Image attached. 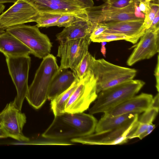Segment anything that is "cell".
Listing matches in <instances>:
<instances>
[{"instance_id":"1","label":"cell","mask_w":159,"mask_h":159,"mask_svg":"<svg viewBox=\"0 0 159 159\" xmlns=\"http://www.w3.org/2000/svg\"><path fill=\"white\" fill-rule=\"evenodd\" d=\"M43 59L28 87L25 97L29 103L36 109L39 108L48 99L51 83L59 69L56 58L52 54H50Z\"/></svg>"},{"instance_id":"2","label":"cell","mask_w":159,"mask_h":159,"mask_svg":"<svg viewBox=\"0 0 159 159\" xmlns=\"http://www.w3.org/2000/svg\"><path fill=\"white\" fill-rule=\"evenodd\" d=\"M142 80L133 79L103 90L98 93L89 114L105 113L135 96L144 85Z\"/></svg>"},{"instance_id":"3","label":"cell","mask_w":159,"mask_h":159,"mask_svg":"<svg viewBox=\"0 0 159 159\" xmlns=\"http://www.w3.org/2000/svg\"><path fill=\"white\" fill-rule=\"evenodd\" d=\"M89 71L96 79L97 94L103 90L133 79L137 73L134 69L116 65L103 58L96 59L93 57Z\"/></svg>"},{"instance_id":"4","label":"cell","mask_w":159,"mask_h":159,"mask_svg":"<svg viewBox=\"0 0 159 159\" xmlns=\"http://www.w3.org/2000/svg\"><path fill=\"white\" fill-rule=\"evenodd\" d=\"M6 30L28 47L36 57L43 59L50 54L51 42L48 36L41 33L36 25L24 24L11 27Z\"/></svg>"},{"instance_id":"5","label":"cell","mask_w":159,"mask_h":159,"mask_svg":"<svg viewBox=\"0 0 159 159\" xmlns=\"http://www.w3.org/2000/svg\"><path fill=\"white\" fill-rule=\"evenodd\" d=\"M97 95L96 79L89 71L79 80L66 105L65 112L75 113L84 111L95 100Z\"/></svg>"},{"instance_id":"6","label":"cell","mask_w":159,"mask_h":159,"mask_svg":"<svg viewBox=\"0 0 159 159\" xmlns=\"http://www.w3.org/2000/svg\"><path fill=\"white\" fill-rule=\"evenodd\" d=\"M137 114L130 122L116 129L102 133L91 134L72 139V142L85 144L116 145L127 143L129 137L135 130L139 119Z\"/></svg>"},{"instance_id":"7","label":"cell","mask_w":159,"mask_h":159,"mask_svg":"<svg viewBox=\"0 0 159 159\" xmlns=\"http://www.w3.org/2000/svg\"><path fill=\"white\" fill-rule=\"evenodd\" d=\"M6 57L9 74L17 91L14 100L17 107L21 110L29 87L28 79L31 58L29 55Z\"/></svg>"},{"instance_id":"8","label":"cell","mask_w":159,"mask_h":159,"mask_svg":"<svg viewBox=\"0 0 159 159\" xmlns=\"http://www.w3.org/2000/svg\"><path fill=\"white\" fill-rule=\"evenodd\" d=\"M90 38L60 42L57 57L61 58L59 69L70 68L73 72L88 52Z\"/></svg>"},{"instance_id":"9","label":"cell","mask_w":159,"mask_h":159,"mask_svg":"<svg viewBox=\"0 0 159 159\" xmlns=\"http://www.w3.org/2000/svg\"><path fill=\"white\" fill-rule=\"evenodd\" d=\"M39 12L25 0H18L0 15V33L11 27L35 22Z\"/></svg>"},{"instance_id":"10","label":"cell","mask_w":159,"mask_h":159,"mask_svg":"<svg viewBox=\"0 0 159 159\" xmlns=\"http://www.w3.org/2000/svg\"><path fill=\"white\" fill-rule=\"evenodd\" d=\"M135 3L122 9L113 8L104 3L101 5L93 6L86 10L88 20L94 27L96 24L100 23L144 19L138 18L135 16Z\"/></svg>"},{"instance_id":"11","label":"cell","mask_w":159,"mask_h":159,"mask_svg":"<svg viewBox=\"0 0 159 159\" xmlns=\"http://www.w3.org/2000/svg\"><path fill=\"white\" fill-rule=\"evenodd\" d=\"M26 122L25 114L21 112L14 100L7 104L0 113V122L8 137L20 142H29L22 131Z\"/></svg>"},{"instance_id":"12","label":"cell","mask_w":159,"mask_h":159,"mask_svg":"<svg viewBox=\"0 0 159 159\" xmlns=\"http://www.w3.org/2000/svg\"><path fill=\"white\" fill-rule=\"evenodd\" d=\"M39 13L61 14L83 11L93 6V0H25Z\"/></svg>"},{"instance_id":"13","label":"cell","mask_w":159,"mask_h":159,"mask_svg":"<svg viewBox=\"0 0 159 159\" xmlns=\"http://www.w3.org/2000/svg\"><path fill=\"white\" fill-rule=\"evenodd\" d=\"M127 61L131 66L142 60L148 59L159 51V29H146L139 42L134 46Z\"/></svg>"},{"instance_id":"14","label":"cell","mask_w":159,"mask_h":159,"mask_svg":"<svg viewBox=\"0 0 159 159\" xmlns=\"http://www.w3.org/2000/svg\"><path fill=\"white\" fill-rule=\"evenodd\" d=\"M152 95L142 93L134 96L104 113L103 116L112 117L131 113L139 114L145 111L151 107Z\"/></svg>"},{"instance_id":"15","label":"cell","mask_w":159,"mask_h":159,"mask_svg":"<svg viewBox=\"0 0 159 159\" xmlns=\"http://www.w3.org/2000/svg\"><path fill=\"white\" fill-rule=\"evenodd\" d=\"M144 20L105 23L107 29L103 32L123 34L129 38L128 42L135 44L145 32Z\"/></svg>"},{"instance_id":"16","label":"cell","mask_w":159,"mask_h":159,"mask_svg":"<svg viewBox=\"0 0 159 159\" xmlns=\"http://www.w3.org/2000/svg\"><path fill=\"white\" fill-rule=\"evenodd\" d=\"M60 116L77 130L81 137L91 134L95 131L98 121L92 114L83 112L75 113L65 112Z\"/></svg>"},{"instance_id":"17","label":"cell","mask_w":159,"mask_h":159,"mask_svg":"<svg viewBox=\"0 0 159 159\" xmlns=\"http://www.w3.org/2000/svg\"><path fill=\"white\" fill-rule=\"evenodd\" d=\"M42 136L45 138L58 140L81 137L77 130L60 116H55L52 122Z\"/></svg>"},{"instance_id":"18","label":"cell","mask_w":159,"mask_h":159,"mask_svg":"<svg viewBox=\"0 0 159 159\" xmlns=\"http://www.w3.org/2000/svg\"><path fill=\"white\" fill-rule=\"evenodd\" d=\"M0 52L5 57L32 54L31 51L20 40L8 31L0 33Z\"/></svg>"},{"instance_id":"19","label":"cell","mask_w":159,"mask_h":159,"mask_svg":"<svg viewBox=\"0 0 159 159\" xmlns=\"http://www.w3.org/2000/svg\"><path fill=\"white\" fill-rule=\"evenodd\" d=\"M93 28L88 19L80 21L65 27L61 32L56 34L57 40L60 42L83 38L89 39Z\"/></svg>"},{"instance_id":"20","label":"cell","mask_w":159,"mask_h":159,"mask_svg":"<svg viewBox=\"0 0 159 159\" xmlns=\"http://www.w3.org/2000/svg\"><path fill=\"white\" fill-rule=\"evenodd\" d=\"M77 79L74 73L68 69L59 70L51 83L48 99L51 100L68 89Z\"/></svg>"},{"instance_id":"21","label":"cell","mask_w":159,"mask_h":159,"mask_svg":"<svg viewBox=\"0 0 159 159\" xmlns=\"http://www.w3.org/2000/svg\"><path fill=\"white\" fill-rule=\"evenodd\" d=\"M138 114L131 113L112 117L102 116L98 121L95 131L102 133L119 128L132 121Z\"/></svg>"},{"instance_id":"22","label":"cell","mask_w":159,"mask_h":159,"mask_svg":"<svg viewBox=\"0 0 159 159\" xmlns=\"http://www.w3.org/2000/svg\"><path fill=\"white\" fill-rule=\"evenodd\" d=\"M79 81L77 79L68 89L51 100V107L55 116H60L65 113L66 105L77 86Z\"/></svg>"},{"instance_id":"23","label":"cell","mask_w":159,"mask_h":159,"mask_svg":"<svg viewBox=\"0 0 159 159\" xmlns=\"http://www.w3.org/2000/svg\"><path fill=\"white\" fill-rule=\"evenodd\" d=\"M87 19L86 10L79 12L63 13L59 18L55 26L65 27L77 22Z\"/></svg>"},{"instance_id":"24","label":"cell","mask_w":159,"mask_h":159,"mask_svg":"<svg viewBox=\"0 0 159 159\" xmlns=\"http://www.w3.org/2000/svg\"><path fill=\"white\" fill-rule=\"evenodd\" d=\"M62 14L43 12L39 13V15L35 21L38 27H48L55 26V24Z\"/></svg>"},{"instance_id":"25","label":"cell","mask_w":159,"mask_h":159,"mask_svg":"<svg viewBox=\"0 0 159 159\" xmlns=\"http://www.w3.org/2000/svg\"><path fill=\"white\" fill-rule=\"evenodd\" d=\"M93 57L88 52L73 72L77 79L80 80L89 70Z\"/></svg>"},{"instance_id":"26","label":"cell","mask_w":159,"mask_h":159,"mask_svg":"<svg viewBox=\"0 0 159 159\" xmlns=\"http://www.w3.org/2000/svg\"><path fill=\"white\" fill-rule=\"evenodd\" d=\"M129 38L126 36L120 34L103 32L97 37L91 39L93 42H110L120 40H125L128 41Z\"/></svg>"},{"instance_id":"27","label":"cell","mask_w":159,"mask_h":159,"mask_svg":"<svg viewBox=\"0 0 159 159\" xmlns=\"http://www.w3.org/2000/svg\"><path fill=\"white\" fill-rule=\"evenodd\" d=\"M159 109L150 107L143 112L140 118L138 119V122L148 125L152 123L158 113Z\"/></svg>"},{"instance_id":"28","label":"cell","mask_w":159,"mask_h":159,"mask_svg":"<svg viewBox=\"0 0 159 159\" xmlns=\"http://www.w3.org/2000/svg\"><path fill=\"white\" fill-rule=\"evenodd\" d=\"M150 8L145 14L144 24L146 29L149 28L156 15L159 10V3L151 2L150 3Z\"/></svg>"},{"instance_id":"29","label":"cell","mask_w":159,"mask_h":159,"mask_svg":"<svg viewBox=\"0 0 159 159\" xmlns=\"http://www.w3.org/2000/svg\"><path fill=\"white\" fill-rule=\"evenodd\" d=\"M107 6L115 8L122 9L138 2L136 0H103Z\"/></svg>"},{"instance_id":"30","label":"cell","mask_w":159,"mask_h":159,"mask_svg":"<svg viewBox=\"0 0 159 159\" xmlns=\"http://www.w3.org/2000/svg\"><path fill=\"white\" fill-rule=\"evenodd\" d=\"M107 29V26L105 23H100L96 24L94 26L91 34L90 39L98 36Z\"/></svg>"},{"instance_id":"31","label":"cell","mask_w":159,"mask_h":159,"mask_svg":"<svg viewBox=\"0 0 159 159\" xmlns=\"http://www.w3.org/2000/svg\"><path fill=\"white\" fill-rule=\"evenodd\" d=\"M159 10L158 11L149 29L156 30L159 29Z\"/></svg>"},{"instance_id":"32","label":"cell","mask_w":159,"mask_h":159,"mask_svg":"<svg viewBox=\"0 0 159 159\" xmlns=\"http://www.w3.org/2000/svg\"><path fill=\"white\" fill-rule=\"evenodd\" d=\"M159 55L157 56V63L154 70V75L155 76L156 79V87L158 92L159 90Z\"/></svg>"},{"instance_id":"33","label":"cell","mask_w":159,"mask_h":159,"mask_svg":"<svg viewBox=\"0 0 159 159\" xmlns=\"http://www.w3.org/2000/svg\"><path fill=\"white\" fill-rule=\"evenodd\" d=\"M139 2H137L134 4V14L135 16L138 18H145V14L139 9Z\"/></svg>"},{"instance_id":"34","label":"cell","mask_w":159,"mask_h":159,"mask_svg":"<svg viewBox=\"0 0 159 159\" xmlns=\"http://www.w3.org/2000/svg\"><path fill=\"white\" fill-rule=\"evenodd\" d=\"M150 2H140L139 4V7L141 11L144 14L149 10L150 7Z\"/></svg>"},{"instance_id":"35","label":"cell","mask_w":159,"mask_h":159,"mask_svg":"<svg viewBox=\"0 0 159 159\" xmlns=\"http://www.w3.org/2000/svg\"><path fill=\"white\" fill-rule=\"evenodd\" d=\"M156 127L155 125L152 123L148 125L146 130L139 137L140 139H142L143 138L150 134Z\"/></svg>"},{"instance_id":"36","label":"cell","mask_w":159,"mask_h":159,"mask_svg":"<svg viewBox=\"0 0 159 159\" xmlns=\"http://www.w3.org/2000/svg\"><path fill=\"white\" fill-rule=\"evenodd\" d=\"M159 93L153 98L150 107L159 109Z\"/></svg>"},{"instance_id":"37","label":"cell","mask_w":159,"mask_h":159,"mask_svg":"<svg viewBox=\"0 0 159 159\" xmlns=\"http://www.w3.org/2000/svg\"><path fill=\"white\" fill-rule=\"evenodd\" d=\"M8 136L0 122V138H5Z\"/></svg>"},{"instance_id":"38","label":"cell","mask_w":159,"mask_h":159,"mask_svg":"<svg viewBox=\"0 0 159 159\" xmlns=\"http://www.w3.org/2000/svg\"><path fill=\"white\" fill-rule=\"evenodd\" d=\"M107 44V42H101V52L104 57H106V48L105 45Z\"/></svg>"},{"instance_id":"39","label":"cell","mask_w":159,"mask_h":159,"mask_svg":"<svg viewBox=\"0 0 159 159\" xmlns=\"http://www.w3.org/2000/svg\"><path fill=\"white\" fill-rule=\"evenodd\" d=\"M18 0H0V3L3 4L7 2L15 3Z\"/></svg>"},{"instance_id":"40","label":"cell","mask_w":159,"mask_h":159,"mask_svg":"<svg viewBox=\"0 0 159 159\" xmlns=\"http://www.w3.org/2000/svg\"><path fill=\"white\" fill-rule=\"evenodd\" d=\"M139 2H153L159 3V1L157 0H136Z\"/></svg>"},{"instance_id":"41","label":"cell","mask_w":159,"mask_h":159,"mask_svg":"<svg viewBox=\"0 0 159 159\" xmlns=\"http://www.w3.org/2000/svg\"></svg>"},{"instance_id":"42","label":"cell","mask_w":159,"mask_h":159,"mask_svg":"<svg viewBox=\"0 0 159 159\" xmlns=\"http://www.w3.org/2000/svg\"><path fill=\"white\" fill-rule=\"evenodd\" d=\"M157 0L159 1V0Z\"/></svg>"}]
</instances>
